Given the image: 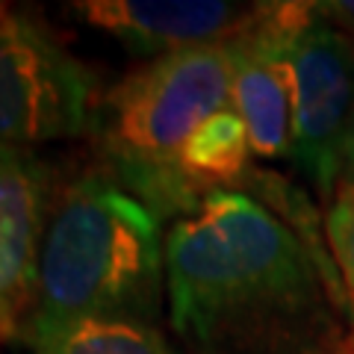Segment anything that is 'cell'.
Instances as JSON below:
<instances>
[{
	"instance_id": "1",
	"label": "cell",
	"mask_w": 354,
	"mask_h": 354,
	"mask_svg": "<svg viewBox=\"0 0 354 354\" xmlns=\"http://www.w3.org/2000/svg\"><path fill=\"white\" fill-rule=\"evenodd\" d=\"M177 337L207 354H283L325 328V292L298 236L260 201L209 189L165 234Z\"/></svg>"
},
{
	"instance_id": "2",
	"label": "cell",
	"mask_w": 354,
	"mask_h": 354,
	"mask_svg": "<svg viewBox=\"0 0 354 354\" xmlns=\"http://www.w3.org/2000/svg\"><path fill=\"white\" fill-rule=\"evenodd\" d=\"M165 283L157 213L121 186L88 174L68 186L44 230L30 319H145Z\"/></svg>"
},
{
	"instance_id": "3",
	"label": "cell",
	"mask_w": 354,
	"mask_h": 354,
	"mask_svg": "<svg viewBox=\"0 0 354 354\" xmlns=\"http://www.w3.org/2000/svg\"><path fill=\"white\" fill-rule=\"evenodd\" d=\"M239 39L165 53L127 74L104 101L109 153L136 180L177 174L183 142L218 109L230 106ZM180 180V174H177Z\"/></svg>"
},
{
	"instance_id": "4",
	"label": "cell",
	"mask_w": 354,
	"mask_h": 354,
	"mask_svg": "<svg viewBox=\"0 0 354 354\" xmlns=\"http://www.w3.org/2000/svg\"><path fill=\"white\" fill-rule=\"evenodd\" d=\"M95 115L86 65L32 18H0V145L30 148L83 136Z\"/></svg>"
},
{
	"instance_id": "5",
	"label": "cell",
	"mask_w": 354,
	"mask_h": 354,
	"mask_svg": "<svg viewBox=\"0 0 354 354\" xmlns=\"http://www.w3.org/2000/svg\"><path fill=\"white\" fill-rule=\"evenodd\" d=\"M292 153L322 201H334L354 115V41L313 12L292 39Z\"/></svg>"
},
{
	"instance_id": "6",
	"label": "cell",
	"mask_w": 354,
	"mask_h": 354,
	"mask_svg": "<svg viewBox=\"0 0 354 354\" xmlns=\"http://www.w3.org/2000/svg\"><path fill=\"white\" fill-rule=\"evenodd\" d=\"M269 6L221 0H77L68 3V12L127 50L157 59L245 36Z\"/></svg>"
},
{
	"instance_id": "7",
	"label": "cell",
	"mask_w": 354,
	"mask_h": 354,
	"mask_svg": "<svg viewBox=\"0 0 354 354\" xmlns=\"http://www.w3.org/2000/svg\"><path fill=\"white\" fill-rule=\"evenodd\" d=\"M310 15V3H272L266 18L239 44L230 106L248 127L260 160L292 153V39Z\"/></svg>"
},
{
	"instance_id": "8",
	"label": "cell",
	"mask_w": 354,
	"mask_h": 354,
	"mask_svg": "<svg viewBox=\"0 0 354 354\" xmlns=\"http://www.w3.org/2000/svg\"><path fill=\"white\" fill-rule=\"evenodd\" d=\"M48 183L24 148L0 145V339H21L36 307Z\"/></svg>"
},
{
	"instance_id": "9",
	"label": "cell",
	"mask_w": 354,
	"mask_h": 354,
	"mask_svg": "<svg viewBox=\"0 0 354 354\" xmlns=\"http://www.w3.org/2000/svg\"><path fill=\"white\" fill-rule=\"evenodd\" d=\"M30 354H177L162 330L145 319H27Z\"/></svg>"
},
{
	"instance_id": "10",
	"label": "cell",
	"mask_w": 354,
	"mask_h": 354,
	"mask_svg": "<svg viewBox=\"0 0 354 354\" xmlns=\"http://www.w3.org/2000/svg\"><path fill=\"white\" fill-rule=\"evenodd\" d=\"M254 157L248 127L234 106L218 109L183 142L177 153V174L180 180L198 183H230L245 174Z\"/></svg>"
},
{
	"instance_id": "11",
	"label": "cell",
	"mask_w": 354,
	"mask_h": 354,
	"mask_svg": "<svg viewBox=\"0 0 354 354\" xmlns=\"http://www.w3.org/2000/svg\"><path fill=\"white\" fill-rule=\"evenodd\" d=\"M325 234L330 254L339 266L346 286L354 298V192H337L325 216Z\"/></svg>"
},
{
	"instance_id": "12",
	"label": "cell",
	"mask_w": 354,
	"mask_h": 354,
	"mask_svg": "<svg viewBox=\"0 0 354 354\" xmlns=\"http://www.w3.org/2000/svg\"><path fill=\"white\" fill-rule=\"evenodd\" d=\"M313 12L322 21H328L330 27L346 32L354 41V0H325V3H313Z\"/></svg>"
},
{
	"instance_id": "13",
	"label": "cell",
	"mask_w": 354,
	"mask_h": 354,
	"mask_svg": "<svg viewBox=\"0 0 354 354\" xmlns=\"http://www.w3.org/2000/svg\"><path fill=\"white\" fill-rule=\"evenodd\" d=\"M337 192H354V115L346 133V145H342V165H339V183Z\"/></svg>"
},
{
	"instance_id": "14",
	"label": "cell",
	"mask_w": 354,
	"mask_h": 354,
	"mask_svg": "<svg viewBox=\"0 0 354 354\" xmlns=\"http://www.w3.org/2000/svg\"><path fill=\"white\" fill-rule=\"evenodd\" d=\"M9 9H12V6H6V3H0V18H3V15L9 12Z\"/></svg>"
},
{
	"instance_id": "15",
	"label": "cell",
	"mask_w": 354,
	"mask_h": 354,
	"mask_svg": "<svg viewBox=\"0 0 354 354\" xmlns=\"http://www.w3.org/2000/svg\"><path fill=\"white\" fill-rule=\"evenodd\" d=\"M351 354H354V351H351Z\"/></svg>"
}]
</instances>
